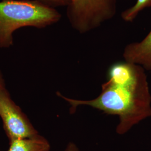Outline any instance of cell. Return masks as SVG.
Returning a JSON list of instances; mask_svg holds the SVG:
<instances>
[{"instance_id":"cell-2","label":"cell","mask_w":151,"mask_h":151,"mask_svg":"<svg viewBox=\"0 0 151 151\" xmlns=\"http://www.w3.org/2000/svg\"><path fill=\"white\" fill-rule=\"evenodd\" d=\"M62 15L55 8L37 0L0 1V48L14 45V34L22 27L43 29L60 22Z\"/></svg>"},{"instance_id":"cell-3","label":"cell","mask_w":151,"mask_h":151,"mask_svg":"<svg viewBox=\"0 0 151 151\" xmlns=\"http://www.w3.org/2000/svg\"><path fill=\"white\" fill-rule=\"evenodd\" d=\"M116 11L117 0H70L66 15L71 27L83 34L113 19Z\"/></svg>"},{"instance_id":"cell-4","label":"cell","mask_w":151,"mask_h":151,"mask_svg":"<svg viewBox=\"0 0 151 151\" xmlns=\"http://www.w3.org/2000/svg\"><path fill=\"white\" fill-rule=\"evenodd\" d=\"M0 118L9 142L39 134L27 115L12 99L6 86L0 88Z\"/></svg>"},{"instance_id":"cell-1","label":"cell","mask_w":151,"mask_h":151,"mask_svg":"<svg viewBox=\"0 0 151 151\" xmlns=\"http://www.w3.org/2000/svg\"><path fill=\"white\" fill-rule=\"evenodd\" d=\"M145 69L127 61L116 62L108 72V81L102 85L98 97L90 100H80L57 95L70 105V113L77 108L86 105L109 115L119 117L118 134L123 135L134 125L151 116V96Z\"/></svg>"},{"instance_id":"cell-9","label":"cell","mask_w":151,"mask_h":151,"mask_svg":"<svg viewBox=\"0 0 151 151\" xmlns=\"http://www.w3.org/2000/svg\"><path fill=\"white\" fill-rule=\"evenodd\" d=\"M63 151H80V150L75 143L70 142L67 145Z\"/></svg>"},{"instance_id":"cell-10","label":"cell","mask_w":151,"mask_h":151,"mask_svg":"<svg viewBox=\"0 0 151 151\" xmlns=\"http://www.w3.org/2000/svg\"><path fill=\"white\" fill-rule=\"evenodd\" d=\"M5 86V81L4 76L2 75L1 71L0 70V88Z\"/></svg>"},{"instance_id":"cell-7","label":"cell","mask_w":151,"mask_h":151,"mask_svg":"<svg viewBox=\"0 0 151 151\" xmlns=\"http://www.w3.org/2000/svg\"><path fill=\"white\" fill-rule=\"evenodd\" d=\"M151 7V0H137L135 4L125 9L121 14V18L125 22H133L141 11Z\"/></svg>"},{"instance_id":"cell-8","label":"cell","mask_w":151,"mask_h":151,"mask_svg":"<svg viewBox=\"0 0 151 151\" xmlns=\"http://www.w3.org/2000/svg\"><path fill=\"white\" fill-rule=\"evenodd\" d=\"M46 5L56 8L58 7H67L70 2V0H37Z\"/></svg>"},{"instance_id":"cell-5","label":"cell","mask_w":151,"mask_h":151,"mask_svg":"<svg viewBox=\"0 0 151 151\" xmlns=\"http://www.w3.org/2000/svg\"><path fill=\"white\" fill-rule=\"evenodd\" d=\"M123 57L127 62L151 70V30L140 42L128 44L124 49Z\"/></svg>"},{"instance_id":"cell-6","label":"cell","mask_w":151,"mask_h":151,"mask_svg":"<svg viewBox=\"0 0 151 151\" xmlns=\"http://www.w3.org/2000/svg\"><path fill=\"white\" fill-rule=\"evenodd\" d=\"M50 145L45 138L38 134L32 138L10 142L7 151H49Z\"/></svg>"}]
</instances>
